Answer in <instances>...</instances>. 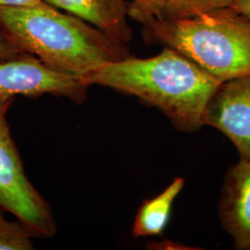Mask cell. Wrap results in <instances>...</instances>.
Listing matches in <instances>:
<instances>
[{
  "mask_svg": "<svg viewBox=\"0 0 250 250\" xmlns=\"http://www.w3.org/2000/svg\"><path fill=\"white\" fill-rule=\"evenodd\" d=\"M0 29L19 53L82 78L104 64L132 57L129 45L51 6L0 7Z\"/></svg>",
  "mask_w": 250,
  "mask_h": 250,
  "instance_id": "2",
  "label": "cell"
},
{
  "mask_svg": "<svg viewBox=\"0 0 250 250\" xmlns=\"http://www.w3.org/2000/svg\"><path fill=\"white\" fill-rule=\"evenodd\" d=\"M203 123L229 138L241 160H250V75L220 84L207 106Z\"/></svg>",
  "mask_w": 250,
  "mask_h": 250,
  "instance_id": "6",
  "label": "cell"
},
{
  "mask_svg": "<svg viewBox=\"0 0 250 250\" xmlns=\"http://www.w3.org/2000/svg\"><path fill=\"white\" fill-rule=\"evenodd\" d=\"M0 208V250H34L33 234L21 222H9Z\"/></svg>",
  "mask_w": 250,
  "mask_h": 250,
  "instance_id": "11",
  "label": "cell"
},
{
  "mask_svg": "<svg viewBox=\"0 0 250 250\" xmlns=\"http://www.w3.org/2000/svg\"><path fill=\"white\" fill-rule=\"evenodd\" d=\"M219 217L236 250H250V160L231 166L225 175Z\"/></svg>",
  "mask_w": 250,
  "mask_h": 250,
  "instance_id": "7",
  "label": "cell"
},
{
  "mask_svg": "<svg viewBox=\"0 0 250 250\" xmlns=\"http://www.w3.org/2000/svg\"><path fill=\"white\" fill-rule=\"evenodd\" d=\"M83 80L89 86L98 84L140 99L158 108L175 129L186 133L204 126L207 106L222 83L167 46L151 58L132 56L104 64Z\"/></svg>",
  "mask_w": 250,
  "mask_h": 250,
  "instance_id": "1",
  "label": "cell"
},
{
  "mask_svg": "<svg viewBox=\"0 0 250 250\" xmlns=\"http://www.w3.org/2000/svg\"><path fill=\"white\" fill-rule=\"evenodd\" d=\"M233 0H167L161 18H191L199 14L232 6Z\"/></svg>",
  "mask_w": 250,
  "mask_h": 250,
  "instance_id": "10",
  "label": "cell"
},
{
  "mask_svg": "<svg viewBox=\"0 0 250 250\" xmlns=\"http://www.w3.org/2000/svg\"><path fill=\"white\" fill-rule=\"evenodd\" d=\"M19 53L18 51L9 44L6 37L0 32V62L11 58Z\"/></svg>",
  "mask_w": 250,
  "mask_h": 250,
  "instance_id": "14",
  "label": "cell"
},
{
  "mask_svg": "<svg viewBox=\"0 0 250 250\" xmlns=\"http://www.w3.org/2000/svg\"><path fill=\"white\" fill-rule=\"evenodd\" d=\"M12 101L0 97V208L14 215L33 236L52 237L57 227L50 207L27 178L10 134L7 113Z\"/></svg>",
  "mask_w": 250,
  "mask_h": 250,
  "instance_id": "4",
  "label": "cell"
},
{
  "mask_svg": "<svg viewBox=\"0 0 250 250\" xmlns=\"http://www.w3.org/2000/svg\"><path fill=\"white\" fill-rule=\"evenodd\" d=\"M167 0H133L128 5V16L143 24L151 18H161Z\"/></svg>",
  "mask_w": 250,
  "mask_h": 250,
  "instance_id": "12",
  "label": "cell"
},
{
  "mask_svg": "<svg viewBox=\"0 0 250 250\" xmlns=\"http://www.w3.org/2000/svg\"><path fill=\"white\" fill-rule=\"evenodd\" d=\"M56 9L98 28L120 44L129 45L133 31L128 23V4L125 0H43Z\"/></svg>",
  "mask_w": 250,
  "mask_h": 250,
  "instance_id": "8",
  "label": "cell"
},
{
  "mask_svg": "<svg viewBox=\"0 0 250 250\" xmlns=\"http://www.w3.org/2000/svg\"><path fill=\"white\" fill-rule=\"evenodd\" d=\"M142 25L146 44L174 49L221 83L250 75V21L232 7Z\"/></svg>",
  "mask_w": 250,
  "mask_h": 250,
  "instance_id": "3",
  "label": "cell"
},
{
  "mask_svg": "<svg viewBox=\"0 0 250 250\" xmlns=\"http://www.w3.org/2000/svg\"><path fill=\"white\" fill-rule=\"evenodd\" d=\"M15 56L0 62V97L52 95L76 104L87 99L89 85L82 77L56 69L31 54Z\"/></svg>",
  "mask_w": 250,
  "mask_h": 250,
  "instance_id": "5",
  "label": "cell"
},
{
  "mask_svg": "<svg viewBox=\"0 0 250 250\" xmlns=\"http://www.w3.org/2000/svg\"><path fill=\"white\" fill-rule=\"evenodd\" d=\"M185 186V180L175 178L157 197L145 200L135 215L132 234L134 237L161 234L170 220L174 200Z\"/></svg>",
  "mask_w": 250,
  "mask_h": 250,
  "instance_id": "9",
  "label": "cell"
},
{
  "mask_svg": "<svg viewBox=\"0 0 250 250\" xmlns=\"http://www.w3.org/2000/svg\"><path fill=\"white\" fill-rule=\"evenodd\" d=\"M231 7L250 21V0H233Z\"/></svg>",
  "mask_w": 250,
  "mask_h": 250,
  "instance_id": "15",
  "label": "cell"
},
{
  "mask_svg": "<svg viewBox=\"0 0 250 250\" xmlns=\"http://www.w3.org/2000/svg\"><path fill=\"white\" fill-rule=\"evenodd\" d=\"M50 6L43 0H0V7H25L44 8Z\"/></svg>",
  "mask_w": 250,
  "mask_h": 250,
  "instance_id": "13",
  "label": "cell"
}]
</instances>
